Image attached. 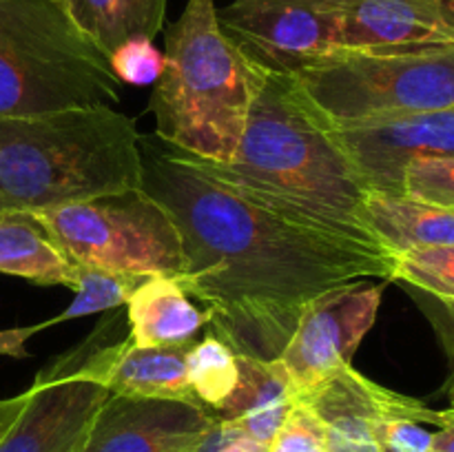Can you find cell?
I'll return each mask as SVG.
<instances>
[{"label": "cell", "mask_w": 454, "mask_h": 452, "mask_svg": "<svg viewBox=\"0 0 454 452\" xmlns=\"http://www.w3.org/2000/svg\"><path fill=\"white\" fill-rule=\"evenodd\" d=\"M142 189L173 215L184 270L176 282L238 355L279 359L300 315L324 292L393 282L395 257L297 224L253 202L202 160L142 136Z\"/></svg>", "instance_id": "obj_1"}, {"label": "cell", "mask_w": 454, "mask_h": 452, "mask_svg": "<svg viewBox=\"0 0 454 452\" xmlns=\"http://www.w3.org/2000/svg\"><path fill=\"white\" fill-rule=\"evenodd\" d=\"M204 167L297 224L384 251L368 229L366 184L291 75L264 78L233 162Z\"/></svg>", "instance_id": "obj_2"}, {"label": "cell", "mask_w": 454, "mask_h": 452, "mask_svg": "<svg viewBox=\"0 0 454 452\" xmlns=\"http://www.w3.org/2000/svg\"><path fill=\"white\" fill-rule=\"evenodd\" d=\"M140 137L114 105L0 118V215L142 189Z\"/></svg>", "instance_id": "obj_3"}, {"label": "cell", "mask_w": 454, "mask_h": 452, "mask_svg": "<svg viewBox=\"0 0 454 452\" xmlns=\"http://www.w3.org/2000/svg\"><path fill=\"white\" fill-rule=\"evenodd\" d=\"M264 78L220 29L215 0H189L164 38L155 136L204 162H233Z\"/></svg>", "instance_id": "obj_4"}, {"label": "cell", "mask_w": 454, "mask_h": 452, "mask_svg": "<svg viewBox=\"0 0 454 452\" xmlns=\"http://www.w3.org/2000/svg\"><path fill=\"white\" fill-rule=\"evenodd\" d=\"M122 97L109 58L56 0H0V118Z\"/></svg>", "instance_id": "obj_5"}, {"label": "cell", "mask_w": 454, "mask_h": 452, "mask_svg": "<svg viewBox=\"0 0 454 452\" xmlns=\"http://www.w3.org/2000/svg\"><path fill=\"white\" fill-rule=\"evenodd\" d=\"M291 78L335 124L452 109L454 44L337 47Z\"/></svg>", "instance_id": "obj_6"}, {"label": "cell", "mask_w": 454, "mask_h": 452, "mask_svg": "<svg viewBox=\"0 0 454 452\" xmlns=\"http://www.w3.org/2000/svg\"><path fill=\"white\" fill-rule=\"evenodd\" d=\"M82 269L146 277L184 270L182 235L171 213L145 189L29 213Z\"/></svg>", "instance_id": "obj_7"}, {"label": "cell", "mask_w": 454, "mask_h": 452, "mask_svg": "<svg viewBox=\"0 0 454 452\" xmlns=\"http://www.w3.org/2000/svg\"><path fill=\"white\" fill-rule=\"evenodd\" d=\"M217 22L266 75H295L337 49L331 0H233L217 12Z\"/></svg>", "instance_id": "obj_8"}, {"label": "cell", "mask_w": 454, "mask_h": 452, "mask_svg": "<svg viewBox=\"0 0 454 452\" xmlns=\"http://www.w3.org/2000/svg\"><path fill=\"white\" fill-rule=\"evenodd\" d=\"M386 279L355 282L324 292L300 315L279 362L291 377L295 399L309 397L341 368L353 363L355 353L375 323Z\"/></svg>", "instance_id": "obj_9"}, {"label": "cell", "mask_w": 454, "mask_h": 452, "mask_svg": "<svg viewBox=\"0 0 454 452\" xmlns=\"http://www.w3.org/2000/svg\"><path fill=\"white\" fill-rule=\"evenodd\" d=\"M331 127L368 193L403 195L412 162L454 155V106Z\"/></svg>", "instance_id": "obj_10"}, {"label": "cell", "mask_w": 454, "mask_h": 452, "mask_svg": "<svg viewBox=\"0 0 454 452\" xmlns=\"http://www.w3.org/2000/svg\"><path fill=\"white\" fill-rule=\"evenodd\" d=\"M189 348H140L131 339L100 344L91 350L75 346L49 362L35 381L87 379L111 394L145 399H177L200 403L186 377ZM202 406V403H200Z\"/></svg>", "instance_id": "obj_11"}, {"label": "cell", "mask_w": 454, "mask_h": 452, "mask_svg": "<svg viewBox=\"0 0 454 452\" xmlns=\"http://www.w3.org/2000/svg\"><path fill=\"white\" fill-rule=\"evenodd\" d=\"M213 425L200 403L111 394L80 452H193Z\"/></svg>", "instance_id": "obj_12"}, {"label": "cell", "mask_w": 454, "mask_h": 452, "mask_svg": "<svg viewBox=\"0 0 454 452\" xmlns=\"http://www.w3.org/2000/svg\"><path fill=\"white\" fill-rule=\"evenodd\" d=\"M0 452H80L111 393L87 379L34 381Z\"/></svg>", "instance_id": "obj_13"}, {"label": "cell", "mask_w": 454, "mask_h": 452, "mask_svg": "<svg viewBox=\"0 0 454 452\" xmlns=\"http://www.w3.org/2000/svg\"><path fill=\"white\" fill-rule=\"evenodd\" d=\"M337 47L411 49L454 44L448 0H331Z\"/></svg>", "instance_id": "obj_14"}, {"label": "cell", "mask_w": 454, "mask_h": 452, "mask_svg": "<svg viewBox=\"0 0 454 452\" xmlns=\"http://www.w3.org/2000/svg\"><path fill=\"white\" fill-rule=\"evenodd\" d=\"M300 401L317 412L326 433L344 439H375L372 424L380 419H412L443 428L454 417L452 408L433 410L417 399L375 384L355 370L353 363Z\"/></svg>", "instance_id": "obj_15"}, {"label": "cell", "mask_w": 454, "mask_h": 452, "mask_svg": "<svg viewBox=\"0 0 454 452\" xmlns=\"http://www.w3.org/2000/svg\"><path fill=\"white\" fill-rule=\"evenodd\" d=\"M129 339L140 348H189L208 326V313L193 304L171 275H146L127 300Z\"/></svg>", "instance_id": "obj_16"}, {"label": "cell", "mask_w": 454, "mask_h": 452, "mask_svg": "<svg viewBox=\"0 0 454 452\" xmlns=\"http://www.w3.org/2000/svg\"><path fill=\"white\" fill-rule=\"evenodd\" d=\"M238 386L211 415L269 446L295 403L291 377L279 359L238 355Z\"/></svg>", "instance_id": "obj_17"}, {"label": "cell", "mask_w": 454, "mask_h": 452, "mask_svg": "<svg viewBox=\"0 0 454 452\" xmlns=\"http://www.w3.org/2000/svg\"><path fill=\"white\" fill-rule=\"evenodd\" d=\"M366 222L377 244L393 257L454 244V211L408 195L368 193Z\"/></svg>", "instance_id": "obj_18"}, {"label": "cell", "mask_w": 454, "mask_h": 452, "mask_svg": "<svg viewBox=\"0 0 454 452\" xmlns=\"http://www.w3.org/2000/svg\"><path fill=\"white\" fill-rule=\"evenodd\" d=\"M0 273L74 292L80 284V266L29 213L0 215Z\"/></svg>", "instance_id": "obj_19"}, {"label": "cell", "mask_w": 454, "mask_h": 452, "mask_svg": "<svg viewBox=\"0 0 454 452\" xmlns=\"http://www.w3.org/2000/svg\"><path fill=\"white\" fill-rule=\"evenodd\" d=\"M67 16L106 58L131 38L162 31L167 0H62Z\"/></svg>", "instance_id": "obj_20"}, {"label": "cell", "mask_w": 454, "mask_h": 452, "mask_svg": "<svg viewBox=\"0 0 454 452\" xmlns=\"http://www.w3.org/2000/svg\"><path fill=\"white\" fill-rule=\"evenodd\" d=\"M186 377L195 399L213 412L238 386V353L220 337H202L186 350Z\"/></svg>", "instance_id": "obj_21"}, {"label": "cell", "mask_w": 454, "mask_h": 452, "mask_svg": "<svg viewBox=\"0 0 454 452\" xmlns=\"http://www.w3.org/2000/svg\"><path fill=\"white\" fill-rule=\"evenodd\" d=\"M393 282L454 304V244L412 248L395 257Z\"/></svg>", "instance_id": "obj_22"}, {"label": "cell", "mask_w": 454, "mask_h": 452, "mask_svg": "<svg viewBox=\"0 0 454 452\" xmlns=\"http://www.w3.org/2000/svg\"><path fill=\"white\" fill-rule=\"evenodd\" d=\"M403 195L454 211V155L412 162L403 175Z\"/></svg>", "instance_id": "obj_23"}, {"label": "cell", "mask_w": 454, "mask_h": 452, "mask_svg": "<svg viewBox=\"0 0 454 452\" xmlns=\"http://www.w3.org/2000/svg\"><path fill=\"white\" fill-rule=\"evenodd\" d=\"M269 452H328L326 425L309 403L295 399Z\"/></svg>", "instance_id": "obj_24"}, {"label": "cell", "mask_w": 454, "mask_h": 452, "mask_svg": "<svg viewBox=\"0 0 454 452\" xmlns=\"http://www.w3.org/2000/svg\"><path fill=\"white\" fill-rule=\"evenodd\" d=\"M115 78L131 87H149L158 82L164 69V53L151 38H131L120 44L109 58Z\"/></svg>", "instance_id": "obj_25"}, {"label": "cell", "mask_w": 454, "mask_h": 452, "mask_svg": "<svg viewBox=\"0 0 454 452\" xmlns=\"http://www.w3.org/2000/svg\"><path fill=\"white\" fill-rule=\"evenodd\" d=\"M372 437L384 452H430L433 448V433L412 419L375 421Z\"/></svg>", "instance_id": "obj_26"}, {"label": "cell", "mask_w": 454, "mask_h": 452, "mask_svg": "<svg viewBox=\"0 0 454 452\" xmlns=\"http://www.w3.org/2000/svg\"><path fill=\"white\" fill-rule=\"evenodd\" d=\"M415 300L419 308L424 310L428 317L430 326L434 328L439 344H442L443 353L448 357V366H450V375H448L446 388H454V304L448 301L434 300V297L426 295V292L415 291Z\"/></svg>", "instance_id": "obj_27"}, {"label": "cell", "mask_w": 454, "mask_h": 452, "mask_svg": "<svg viewBox=\"0 0 454 452\" xmlns=\"http://www.w3.org/2000/svg\"><path fill=\"white\" fill-rule=\"evenodd\" d=\"M328 452H384L375 439H341L326 434Z\"/></svg>", "instance_id": "obj_28"}, {"label": "cell", "mask_w": 454, "mask_h": 452, "mask_svg": "<svg viewBox=\"0 0 454 452\" xmlns=\"http://www.w3.org/2000/svg\"><path fill=\"white\" fill-rule=\"evenodd\" d=\"M25 401H27V393L18 394V397H12V399H0V439L7 434V430L12 428L16 417L20 415Z\"/></svg>", "instance_id": "obj_29"}, {"label": "cell", "mask_w": 454, "mask_h": 452, "mask_svg": "<svg viewBox=\"0 0 454 452\" xmlns=\"http://www.w3.org/2000/svg\"><path fill=\"white\" fill-rule=\"evenodd\" d=\"M430 452H454V417L443 428L433 433V448Z\"/></svg>", "instance_id": "obj_30"}, {"label": "cell", "mask_w": 454, "mask_h": 452, "mask_svg": "<svg viewBox=\"0 0 454 452\" xmlns=\"http://www.w3.org/2000/svg\"><path fill=\"white\" fill-rule=\"evenodd\" d=\"M450 401H452V406H450V408L454 410V388L450 390Z\"/></svg>", "instance_id": "obj_31"}, {"label": "cell", "mask_w": 454, "mask_h": 452, "mask_svg": "<svg viewBox=\"0 0 454 452\" xmlns=\"http://www.w3.org/2000/svg\"><path fill=\"white\" fill-rule=\"evenodd\" d=\"M448 3H450V7L454 9V0H448Z\"/></svg>", "instance_id": "obj_32"}, {"label": "cell", "mask_w": 454, "mask_h": 452, "mask_svg": "<svg viewBox=\"0 0 454 452\" xmlns=\"http://www.w3.org/2000/svg\"><path fill=\"white\" fill-rule=\"evenodd\" d=\"M56 3H62V0H56Z\"/></svg>", "instance_id": "obj_33"}]
</instances>
